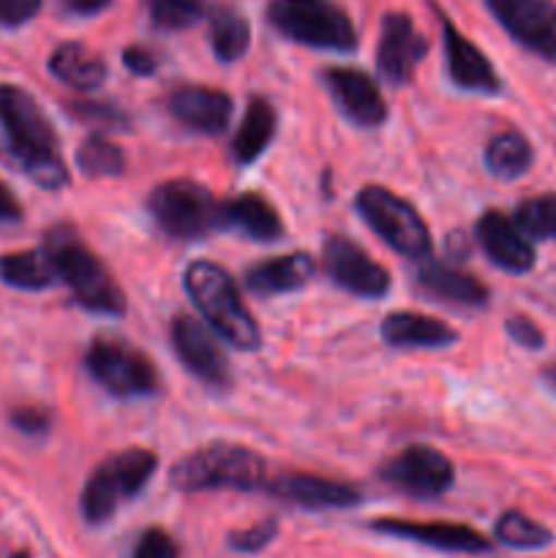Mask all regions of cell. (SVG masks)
<instances>
[{
    "label": "cell",
    "mask_w": 556,
    "mask_h": 558,
    "mask_svg": "<svg viewBox=\"0 0 556 558\" xmlns=\"http://www.w3.org/2000/svg\"><path fill=\"white\" fill-rule=\"evenodd\" d=\"M221 227L238 229L245 238L273 243L283 238V221L276 207L256 191L221 202Z\"/></svg>",
    "instance_id": "obj_24"
},
{
    "label": "cell",
    "mask_w": 556,
    "mask_h": 558,
    "mask_svg": "<svg viewBox=\"0 0 556 558\" xmlns=\"http://www.w3.org/2000/svg\"><path fill=\"white\" fill-rule=\"evenodd\" d=\"M49 71H52L55 80L74 87V90H96L109 74L107 60L96 49L80 41L60 44L49 58Z\"/></svg>",
    "instance_id": "obj_25"
},
{
    "label": "cell",
    "mask_w": 556,
    "mask_h": 558,
    "mask_svg": "<svg viewBox=\"0 0 556 558\" xmlns=\"http://www.w3.org/2000/svg\"><path fill=\"white\" fill-rule=\"evenodd\" d=\"M41 9V0H0V25H25Z\"/></svg>",
    "instance_id": "obj_38"
},
{
    "label": "cell",
    "mask_w": 556,
    "mask_h": 558,
    "mask_svg": "<svg viewBox=\"0 0 556 558\" xmlns=\"http://www.w3.org/2000/svg\"><path fill=\"white\" fill-rule=\"evenodd\" d=\"M172 347L178 352L180 363L213 387H223L229 381V360L223 354L221 343L213 336L210 327L202 325L194 316H174L172 322Z\"/></svg>",
    "instance_id": "obj_14"
},
{
    "label": "cell",
    "mask_w": 556,
    "mask_h": 558,
    "mask_svg": "<svg viewBox=\"0 0 556 558\" xmlns=\"http://www.w3.org/2000/svg\"><path fill=\"white\" fill-rule=\"evenodd\" d=\"M379 480L401 494L428 499V496H442L445 490H450L456 469H452L450 458L436 447L412 445L379 469Z\"/></svg>",
    "instance_id": "obj_10"
},
{
    "label": "cell",
    "mask_w": 556,
    "mask_h": 558,
    "mask_svg": "<svg viewBox=\"0 0 556 558\" xmlns=\"http://www.w3.org/2000/svg\"><path fill=\"white\" fill-rule=\"evenodd\" d=\"M147 205L158 227L174 240H196L221 229V202L196 180L178 178L156 185Z\"/></svg>",
    "instance_id": "obj_7"
},
{
    "label": "cell",
    "mask_w": 556,
    "mask_h": 558,
    "mask_svg": "<svg viewBox=\"0 0 556 558\" xmlns=\"http://www.w3.org/2000/svg\"><path fill=\"white\" fill-rule=\"evenodd\" d=\"M327 90H330L333 101L338 104L343 114L352 120L354 125L363 129H376L387 120V104L382 98V90L368 74L358 69H327L322 74Z\"/></svg>",
    "instance_id": "obj_16"
},
{
    "label": "cell",
    "mask_w": 556,
    "mask_h": 558,
    "mask_svg": "<svg viewBox=\"0 0 556 558\" xmlns=\"http://www.w3.org/2000/svg\"><path fill=\"white\" fill-rule=\"evenodd\" d=\"M22 218V205L14 194H11L9 185L0 180V223H14Z\"/></svg>",
    "instance_id": "obj_41"
},
{
    "label": "cell",
    "mask_w": 556,
    "mask_h": 558,
    "mask_svg": "<svg viewBox=\"0 0 556 558\" xmlns=\"http://www.w3.org/2000/svg\"><path fill=\"white\" fill-rule=\"evenodd\" d=\"M76 163L87 178H118L125 169V156L114 142L93 134L76 150Z\"/></svg>",
    "instance_id": "obj_31"
},
{
    "label": "cell",
    "mask_w": 556,
    "mask_h": 558,
    "mask_svg": "<svg viewBox=\"0 0 556 558\" xmlns=\"http://www.w3.org/2000/svg\"><path fill=\"white\" fill-rule=\"evenodd\" d=\"M69 112L74 114V118L87 120V123L114 125V129H120V125L125 123L123 112H118L112 104H101V101H74L69 104Z\"/></svg>",
    "instance_id": "obj_36"
},
{
    "label": "cell",
    "mask_w": 556,
    "mask_h": 558,
    "mask_svg": "<svg viewBox=\"0 0 556 558\" xmlns=\"http://www.w3.org/2000/svg\"><path fill=\"white\" fill-rule=\"evenodd\" d=\"M0 278L3 283L14 289H25V292H38L55 283V267L49 262L47 251H14V254L0 256Z\"/></svg>",
    "instance_id": "obj_27"
},
{
    "label": "cell",
    "mask_w": 556,
    "mask_h": 558,
    "mask_svg": "<svg viewBox=\"0 0 556 558\" xmlns=\"http://www.w3.org/2000/svg\"><path fill=\"white\" fill-rule=\"evenodd\" d=\"M516 221L532 240H556V194L523 199L516 210Z\"/></svg>",
    "instance_id": "obj_32"
},
{
    "label": "cell",
    "mask_w": 556,
    "mask_h": 558,
    "mask_svg": "<svg viewBox=\"0 0 556 558\" xmlns=\"http://www.w3.org/2000/svg\"><path fill=\"white\" fill-rule=\"evenodd\" d=\"M428 52L423 33L414 27L412 16L392 11L385 14L376 44V69L390 85H409L418 74L420 60Z\"/></svg>",
    "instance_id": "obj_13"
},
{
    "label": "cell",
    "mask_w": 556,
    "mask_h": 558,
    "mask_svg": "<svg viewBox=\"0 0 556 558\" xmlns=\"http://www.w3.org/2000/svg\"><path fill=\"white\" fill-rule=\"evenodd\" d=\"M210 47L221 63H234L251 47V25L240 11L218 5L210 14Z\"/></svg>",
    "instance_id": "obj_29"
},
{
    "label": "cell",
    "mask_w": 556,
    "mask_h": 558,
    "mask_svg": "<svg viewBox=\"0 0 556 558\" xmlns=\"http://www.w3.org/2000/svg\"><path fill=\"white\" fill-rule=\"evenodd\" d=\"M44 251L55 267V276L71 289L76 303L93 314L118 316L125 311V294L112 278V272L101 265L96 254L87 248L74 227L58 223L44 238Z\"/></svg>",
    "instance_id": "obj_2"
},
{
    "label": "cell",
    "mask_w": 556,
    "mask_h": 558,
    "mask_svg": "<svg viewBox=\"0 0 556 558\" xmlns=\"http://www.w3.org/2000/svg\"><path fill=\"white\" fill-rule=\"evenodd\" d=\"M485 3L521 47L556 65L554 0H485Z\"/></svg>",
    "instance_id": "obj_12"
},
{
    "label": "cell",
    "mask_w": 556,
    "mask_h": 558,
    "mask_svg": "<svg viewBox=\"0 0 556 558\" xmlns=\"http://www.w3.org/2000/svg\"><path fill=\"white\" fill-rule=\"evenodd\" d=\"M276 534H278L276 521H262L256 523V526L245 529V532L229 534V545H232L234 550H240V554H259L262 548H267V545L276 539Z\"/></svg>",
    "instance_id": "obj_34"
},
{
    "label": "cell",
    "mask_w": 556,
    "mask_h": 558,
    "mask_svg": "<svg viewBox=\"0 0 556 558\" xmlns=\"http://www.w3.org/2000/svg\"><path fill=\"white\" fill-rule=\"evenodd\" d=\"M534 161V150L529 140L518 131H501L485 147V167L501 180H516L529 172Z\"/></svg>",
    "instance_id": "obj_28"
},
{
    "label": "cell",
    "mask_w": 556,
    "mask_h": 558,
    "mask_svg": "<svg viewBox=\"0 0 556 558\" xmlns=\"http://www.w3.org/2000/svg\"><path fill=\"white\" fill-rule=\"evenodd\" d=\"M153 22L164 31H185L205 14V0H147Z\"/></svg>",
    "instance_id": "obj_33"
},
{
    "label": "cell",
    "mask_w": 556,
    "mask_h": 558,
    "mask_svg": "<svg viewBox=\"0 0 556 558\" xmlns=\"http://www.w3.org/2000/svg\"><path fill=\"white\" fill-rule=\"evenodd\" d=\"M183 287L194 300L196 311L218 338L240 352H256L262 347V330L245 303L240 300L232 276L213 262H191L185 267Z\"/></svg>",
    "instance_id": "obj_3"
},
{
    "label": "cell",
    "mask_w": 556,
    "mask_h": 558,
    "mask_svg": "<svg viewBox=\"0 0 556 558\" xmlns=\"http://www.w3.org/2000/svg\"><path fill=\"white\" fill-rule=\"evenodd\" d=\"M267 22L281 36L330 52H352L358 33L347 11L333 0H270Z\"/></svg>",
    "instance_id": "obj_6"
},
{
    "label": "cell",
    "mask_w": 556,
    "mask_h": 558,
    "mask_svg": "<svg viewBox=\"0 0 556 558\" xmlns=\"http://www.w3.org/2000/svg\"><path fill=\"white\" fill-rule=\"evenodd\" d=\"M85 368L104 390L118 398H145L161 387L153 360L112 336L93 338L85 352Z\"/></svg>",
    "instance_id": "obj_8"
},
{
    "label": "cell",
    "mask_w": 556,
    "mask_h": 558,
    "mask_svg": "<svg viewBox=\"0 0 556 558\" xmlns=\"http://www.w3.org/2000/svg\"><path fill=\"white\" fill-rule=\"evenodd\" d=\"M169 483L183 494L256 490L267 485V463L251 447L234 445V441H213L180 458L169 472Z\"/></svg>",
    "instance_id": "obj_4"
},
{
    "label": "cell",
    "mask_w": 556,
    "mask_h": 558,
    "mask_svg": "<svg viewBox=\"0 0 556 558\" xmlns=\"http://www.w3.org/2000/svg\"><path fill=\"white\" fill-rule=\"evenodd\" d=\"M322 259H325V270L333 278V283L347 289L349 294L379 300L390 292V272L343 234H330L325 240Z\"/></svg>",
    "instance_id": "obj_11"
},
{
    "label": "cell",
    "mask_w": 556,
    "mask_h": 558,
    "mask_svg": "<svg viewBox=\"0 0 556 558\" xmlns=\"http://www.w3.org/2000/svg\"><path fill=\"white\" fill-rule=\"evenodd\" d=\"M158 469V458L145 447H131V450L114 452L107 461L98 463L96 472L87 477L82 488L80 510L90 526L107 523L118 512L123 501L134 499Z\"/></svg>",
    "instance_id": "obj_5"
},
{
    "label": "cell",
    "mask_w": 556,
    "mask_h": 558,
    "mask_svg": "<svg viewBox=\"0 0 556 558\" xmlns=\"http://www.w3.org/2000/svg\"><path fill=\"white\" fill-rule=\"evenodd\" d=\"M354 205H358L363 221L392 251L412 256V259H423L431 251V232L423 218H420V213L407 199L392 194L390 189H385V185H365V189L358 191Z\"/></svg>",
    "instance_id": "obj_9"
},
{
    "label": "cell",
    "mask_w": 556,
    "mask_h": 558,
    "mask_svg": "<svg viewBox=\"0 0 556 558\" xmlns=\"http://www.w3.org/2000/svg\"><path fill=\"white\" fill-rule=\"evenodd\" d=\"M474 234H478V243L485 251V256L501 270L521 276V272L532 270L534 262H537L532 238L518 227L516 218L505 216L501 210H485L478 218Z\"/></svg>",
    "instance_id": "obj_15"
},
{
    "label": "cell",
    "mask_w": 556,
    "mask_h": 558,
    "mask_svg": "<svg viewBox=\"0 0 556 558\" xmlns=\"http://www.w3.org/2000/svg\"><path fill=\"white\" fill-rule=\"evenodd\" d=\"M276 136V109L267 104V98L254 96L249 101L243 120H240V129L232 140V156L240 167H249L254 163L262 153L267 150V145Z\"/></svg>",
    "instance_id": "obj_26"
},
{
    "label": "cell",
    "mask_w": 556,
    "mask_h": 558,
    "mask_svg": "<svg viewBox=\"0 0 556 558\" xmlns=\"http://www.w3.org/2000/svg\"><path fill=\"white\" fill-rule=\"evenodd\" d=\"M131 558H178V545L164 529H147Z\"/></svg>",
    "instance_id": "obj_35"
},
{
    "label": "cell",
    "mask_w": 556,
    "mask_h": 558,
    "mask_svg": "<svg viewBox=\"0 0 556 558\" xmlns=\"http://www.w3.org/2000/svg\"><path fill=\"white\" fill-rule=\"evenodd\" d=\"M123 65L131 71V74L147 76L158 69V60L147 47H129L123 49Z\"/></svg>",
    "instance_id": "obj_40"
},
{
    "label": "cell",
    "mask_w": 556,
    "mask_h": 558,
    "mask_svg": "<svg viewBox=\"0 0 556 558\" xmlns=\"http://www.w3.org/2000/svg\"><path fill=\"white\" fill-rule=\"evenodd\" d=\"M11 558H31L27 554H16V556H11Z\"/></svg>",
    "instance_id": "obj_43"
},
{
    "label": "cell",
    "mask_w": 556,
    "mask_h": 558,
    "mask_svg": "<svg viewBox=\"0 0 556 558\" xmlns=\"http://www.w3.org/2000/svg\"><path fill=\"white\" fill-rule=\"evenodd\" d=\"M382 341L403 349H445L458 341V332L447 322L418 311H396L382 319Z\"/></svg>",
    "instance_id": "obj_22"
},
{
    "label": "cell",
    "mask_w": 556,
    "mask_h": 558,
    "mask_svg": "<svg viewBox=\"0 0 556 558\" xmlns=\"http://www.w3.org/2000/svg\"><path fill=\"white\" fill-rule=\"evenodd\" d=\"M418 287L442 303L467 305V308H483L488 303V287L480 278L439 259H425L420 265Z\"/></svg>",
    "instance_id": "obj_21"
},
{
    "label": "cell",
    "mask_w": 556,
    "mask_h": 558,
    "mask_svg": "<svg viewBox=\"0 0 556 558\" xmlns=\"http://www.w3.org/2000/svg\"><path fill=\"white\" fill-rule=\"evenodd\" d=\"M314 272L316 262L311 259V254L294 251V254L273 256V259L249 267V272H245V289L259 294V298L298 292V289H303L314 278Z\"/></svg>",
    "instance_id": "obj_23"
},
{
    "label": "cell",
    "mask_w": 556,
    "mask_h": 558,
    "mask_svg": "<svg viewBox=\"0 0 556 558\" xmlns=\"http://www.w3.org/2000/svg\"><path fill=\"white\" fill-rule=\"evenodd\" d=\"M371 529L379 534H390V537L428 545V548L447 550V554H488L491 550V539H485L474 529L458 526V523H418L398 521V518H379V521L371 523Z\"/></svg>",
    "instance_id": "obj_17"
},
{
    "label": "cell",
    "mask_w": 556,
    "mask_h": 558,
    "mask_svg": "<svg viewBox=\"0 0 556 558\" xmlns=\"http://www.w3.org/2000/svg\"><path fill=\"white\" fill-rule=\"evenodd\" d=\"M442 41H445L447 71L458 87L469 93H483V96L499 93L501 82L491 60L450 20H442Z\"/></svg>",
    "instance_id": "obj_19"
},
{
    "label": "cell",
    "mask_w": 556,
    "mask_h": 558,
    "mask_svg": "<svg viewBox=\"0 0 556 558\" xmlns=\"http://www.w3.org/2000/svg\"><path fill=\"white\" fill-rule=\"evenodd\" d=\"M273 496L305 510H343V507L360 505L363 494L354 485L338 483V480L316 477V474H281L265 485Z\"/></svg>",
    "instance_id": "obj_20"
},
{
    "label": "cell",
    "mask_w": 556,
    "mask_h": 558,
    "mask_svg": "<svg viewBox=\"0 0 556 558\" xmlns=\"http://www.w3.org/2000/svg\"><path fill=\"white\" fill-rule=\"evenodd\" d=\"M505 330H507V336L518 343V347L543 349V343H545L543 330H540L532 319H527V316H510V319L505 322Z\"/></svg>",
    "instance_id": "obj_37"
},
{
    "label": "cell",
    "mask_w": 556,
    "mask_h": 558,
    "mask_svg": "<svg viewBox=\"0 0 556 558\" xmlns=\"http://www.w3.org/2000/svg\"><path fill=\"white\" fill-rule=\"evenodd\" d=\"M496 539L507 548H516V550H537L551 545L554 534L543 526V523L532 521L529 515L523 512L510 510L496 521Z\"/></svg>",
    "instance_id": "obj_30"
},
{
    "label": "cell",
    "mask_w": 556,
    "mask_h": 558,
    "mask_svg": "<svg viewBox=\"0 0 556 558\" xmlns=\"http://www.w3.org/2000/svg\"><path fill=\"white\" fill-rule=\"evenodd\" d=\"M65 9L71 14H80V16H93L98 11H104L109 5V0H63Z\"/></svg>",
    "instance_id": "obj_42"
},
{
    "label": "cell",
    "mask_w": 556,
    "mask_h": 558,
    "mask_svg": "<svg viewBox=\"0 0 556 558\" xmlns=\"http://www.w3.org/2000/svg\"><path fill=\"white\" fill-rule=\"evenodd\" d=\"M167 107L178 123L200 134H221L232 118V98L218 87L180 85L169 93Z\"/></svg>",
    "instance_id": "obj_18"
},
{
    "label": "cell",
    "mask_w": 556,
    "mask_h": 558,
    "mask_svg": "<svg viewBox=\"0 0 556 558\" xmlns=\"http://www.w3.org/2000/svg\"><path fill=\"white\" fill-rule=\"evenodd\" d=\"M11 425L22 434H44L49 428V414L38 407H22L11 414Z\"/></svg>",
    "instance_id": "obj_39"
},
{
    "label": "cell",
    "mask_w": 556,
    "mask_h": 558,
    "mask_svg": "<svg viewBox=\"0 0 556 558\" xmlns=\"http://www.w3.org/2000/svg\"><path fill=\"white\" fill-rule=\"evenodd\" d=\"M0 125L22 172L49 191L69 183L58 131L31 93L9 82L0 85Z\"/></svg>",
    "instance_id": "obj_1"
}]
</instances>
